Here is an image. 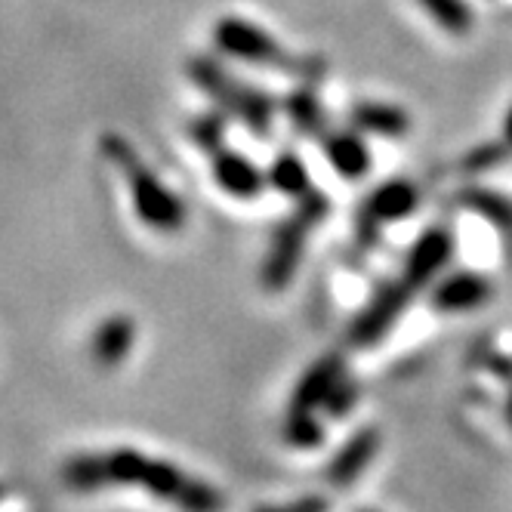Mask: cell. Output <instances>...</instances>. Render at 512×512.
Wrapping results in <instances>:
<instances>
[{"instance_id":"1","label":"cell","mask_w":512,"mask_h":512,"mask_svg":"<svg viewBox=\"0 0 512 512\" xmlns=\"http://www.w3.org/2000/svg\"><path fill=\"white\" fill-rule=\"evenodd\" d=\"M102 155L112 161L118 170H124L130 182V198L133 210L139 216L142 226H149L161 235H173L186 226V204H182L164 182L149 170V164H142L133 145L118 136V133H105L102 136Z\"/></svg>"},{"instance_id":"2","label":"cell","mask_w":512,"mask_h":512,"mask_svg":"<svg viewBox=\"0 0 512 512\" xmlns=\"http://www.w3.org/2000/svg\"><path fill=\"white\" fill-rule=\"evenodd\" d=\"M189 78L219 105L223 112L235 115L238 121H244L256 136H266L272 130V118H275V102L250 84H241L238 78H232L226 68H219L216 59L210 56H195L189 59Z\"/></svg>"},{"instance_id":"3","label":"cell","mask_w":512,"mask_h":512,"mask_svg":"<svg viewBox=\"0 0 512 512\" xmlns=\"http://www.w3.org/2000/svg\"><path fill=\"white\" fill-rule=\"evenodd\" d=\"M327 213H331V201L315 189L297 201V213L278 229L272 250L263 263V287L266 290L278 294V290H284L290 281H294L300 260H303V250H306V238L318 223H324Z\"/></svg>"},{"instance_id":"4","label":"cell","mask_w":512,"mask_h":512,"mask_svg":"<svg viewBox=\"0 0 512 512\" xmlns=\"http://www.w3.org/2000/svg\"><path fill=\"white\" fill-rule=\"evenodd\" d=\"M213 44L226 56H235L250 65H287V71H300L297 59H287L278 38L260 25H253L241 16H223L213 25Z\"/></svg>"},{"instance_id":"5","label":"cell","mask_w":512,"mask_h":512,"mask_svg":"<svg viewBox=\"0 0 512 512\" xmlns=\"http://www.w3.org/2000/svg\"><path fill=\"white\" fill-rule=\"evenodd\" d=\"M417 294V290L401 278V281H392V284H383L380 290H377V297L364 306L361 312H358V318L352 321V327H349V340H352V346H377L392 327H395V321L401 318V312L408 309V303H411V297Z\"/></svg>"},{"instance_id":"6","label":"cell","mask_w":512,"mask_h":512,"mask_svg":"<svg viewBox=\"0 0 512 512\" xmlns=\"http://www.w3.org/2000/svg\"><path fill=\"white\" fill-rule=\"evenodd\" d=\"M420 207V189L411 179H386L364 198L361 204V244H368V235L374 238L380 226L386 223H401Z\"/></svg>"},{"instance_id":"7","label":"cell","mask_w":512,"mask_h":512,"mask_svg":"<svg viewBox=\"0 0 512 512\" xmlns=\"http://www.w3.org/2000/svg\"><path fill=\"white\" fill-rule=\"evenodd\" d=\"M454 256V235L442 226H432L426 229L417 244L408 250V260H405V281L414 290H423L438 272H442Z\"/></svg>"},{"instance_id":"8","label":"cell","mask_w":512,"mask_h":512,"mask_svg":"<svg viewBox=\"0 0 512 512\" xmlns=\"http://www.w3.org/2000/svg\"><path fill=\"white\" fill-rule=\"evenodd\" d=\"M210 164H213V179L216 186L223 189L229 198H238V201H253L260 198L263 189H266V176L260 173L250 158L232 152V149H216L210 155Z\"/></svg>"},{"instance_id":"9","label":"cell","mask_w":512,"mask_h":512,"mask_svg":"<svg viewBox=\"0 0 512 512\" xmlns=\"http://www.w3.org/2000/svg\"><path fill=\"white\" fill-rule=\"evenodd\" d=\"M377 451H380V432L374 426L358 429L349 442L334 454V460L327 463V482H331L334 488L352 485L358 475L371 466Z\"/></svg>"},{"instance_id":"10","label":"cell","mask_w":512,"mask_h":512,"mask_svg":"<svg viewBox=\"0 0 512 512\" xmlns=\"http://www.w3.org/2000/svg\"><path fill=\"white\" fill-rule=\"evenodd\" d=\"M346 377L343 358L340 355H324L318 358L312 368L300 377L290 395V411H318L324 405V398L331 395V389Z\"/></svg>"},{"instance_id":"11","label":"cell","mask_w":512,"mask_h":512,"mask_svg":"<svg viewBox=\"0 0 512 512\" xmlns=\"http://www.w3.org/2000/svg\"><path fill=\"white\" fill-rule=\"evenodd\" d=\"M491 297V284L475 272H454L432 287V306L438 312H466Z\"/></svg>"},{"instance_id":"12","label":"cell","mask_w":512,"mask_h":512,"mask_svg":"<svg viewBox=\"0 0 512 512\" xmlns=\"http://www.w3.org/2000/svg\"><path fill=\"white\" fill-rule=\"evenodd\" d=\"M321 149L331 161V167L343 176V179H361L371 170V149L364 145V139L358 133L349 130H331L321 133Z\"/></svg>"},{"instance_id":"13","label":"cell","mask_w":512,"mask_h":512,"mask_svg":"<svg viewBox=\"0 0 512 512\" xmlns=\"http://www.w3.org/2000/svg\"><path fill=\"white\" fill-rule=\"evenodd\" d=\"M133 343H136L133 318L112 315L96 327V334L90 340V358L99 364V368H118V364L130 355Z\"/></svg>"},{"instance_id":"14","label":"cell","mask_w":512,"mask_h":512,"mask_svg":"<svg viewBox=\"0 0 512 512\" xmlns=\"http://www.w3.org/2000/svg\"><path fill=\"white\" fill-rule=\"evenodd\" d=\"M352 124L364 133L374 136H405L411 130V118L405 108L389 105V102H358L352 108Z\"/></svg>"},{"instance_id":"15","label":"cell","mask_w":512,"mask_h":512,"mask_svg":"<svg viewBox=\"0 0 512 512\" xmlns=\"http://www.w3.org/2000/svg\"><path fill=\"white\" fill-rule=\"evenodd\" d=\"M186 485H189V475L182 469H176L167 460L145 457V466H142V475H139V488H145L152 497L176 503L182 497V491H186Z\"/></svg>"},{"instance_id":"16","label":"cell","mask_w":512,"mask_h":512,"mask_svg":"<svg viewBox=\"0 0 512 512\" xmlns=\"http://www.w3.org/2000/svg\"><path fill=\"white\" fill-rule=\"evenodd\" d=\"M269 182H272V189L281 192L284 198H294L300 201L303 195L312 192V179H309V170L303 164L300 155L294 152H281L272 167H269Z\"/></svg>"},{"instance_id":"17","label":"cell","mask_w":512,"mask_h":512,"mask_svg":"<svg viewBox=\"0 0 512 512\" xmlns=\"http://www.w3.org/2000/svg\"><path fill=\"white\" fill-rule=\"evenodd\" d=\"M65 482L75 488V491H96L102 485H108V469H105V454H81V457H71L65 463Z\"/></svg>"},{"instance_id":"18","label":"cell","mask_w":512,"mask_h":512,"mask_svg":"<svg viewBox=\"0 0 512 512\" xmlns=\"http://www.w3.org/2000/svg\"><path fill=\"white\" fill-rule=\"evenodd\" d=\"M460 201H463L469 210L479 213L482 219H488L491 226H497V229H512V204H509L503 195L488 192V189H469V192L460 195Z\"/></svg>"},{"instance_id":"19","label":"cell","mask_w":512,"mask_h":512,"mask_svg":"<svg viewBox=\"0 0 512 512\" xmlns=\"http://www.w3.org/2000/svg\"><path fill=\"white\" fill-rule=\"evenodd\" d=\"M287 115L294 121V127L306 136H318L324 133V108L318 102V96L312 90H297L287 99Z\"/></svg>"},{"instance_id":"20","label":"cell","mask_w":512,"mask_h":512,"mask_svg":"<svg viewBox=\"0 0 512 512\" xmlns=\"http://www.w3.org/2000/svg\"><path fill=\"white\" fill-rule=\"evenodd\" d=\"M284 442L312 451L324 442V426L315 417V411H287V423H284Z\"/></svg>"},{"instance_id":"21","label":"cell","mask_w":512,"mask_h":512,"mask_svg":"<svg viewBox=\"0 0 512 512\" xmlns=\"http://www.w3.org/2000/svg\"><path fill=\"white\" fill-rule=\"evenodd\" d=\"M145 466V454L136 448H115L105 454L108 485H139V475Z\"/></svg>"},{"instance_id":"22","label":"cell","mask_w":512,"mask_h":512,"mask_svg":"<svg viewBox=\"0 0 512 512\" xmlns=\"http://www.w3.org/2000/svg\"><path fill=\"white\" fill-rule=\"evenodd\" d=\"M426 13L451 34H466L472 28V10L466 0H420Z\"/></svg>"},{"instance_id":"23","label":"cell","mask_w":512,"mask_h":512,"mask_svg":"<svg viewBox=\"0 0 512 512\" xmlns=\"http://www.w3.org/2000/svg\"><path fill=\"white\" fill-rule=\"evenodd\" d=\"M192 139L201 145L207 155H213L216 149H223L226 142V121L219 115H204L192 124Z\"/></svg>"},{"instance_id":"24","label":"cell","mask_w":512,"mask_h":512,"mask_svg":"<svg viewBox=\"0 0 512 512\" xmlns=\"http://www.w3.org/2000/svg\"><path fill=\"white\" fill-rule=\"evenodd\" d=\"M506 152L509 145L506 142H488V145H479V149H472L466 158H463V170L469 173H485V170H494L497 164L506 161Z\"/></svg>"},{"instance_id":"25","label":"cell","mask_w":512,"mask_h":512,"mask_svg":"<svg viewBox=\"0 0 512 512\" xmlns=\"http://www.w3.org/2000/svg\"><path fill=\"white\" fill-rule=\"evenodd\" d=\"M355 401H358V386L349 380V377H343L334 389H331V395L324 398V411L331 414L334 420H340V417H346L352 408H355Z\"/></svg>"},{"instance_id":"26","label":"cell","mask_w":512,"mask_h":512,"mask_svg":"<svg viewBox=\"0 0 512 512\" xmlns=\"http://www.w3.org/2000/svg\"><path fill=\"white\" fill-rule=\"evenodd\" d=\"M219 503H223V500H219V494L210 485L195 482V479H189L186 491H182V497L176 500V506L189 509V512H207V509H216Z\"/></svg>"},{"instance_id":"27","label":"cell","mask_w":512,"mask_h":512,"mask_svg":"<svg viewBox=\"0 0 512 512\" xmlns=\"http://www.w3.org/2000/svg\"><path fill=\"white\" fill-rule=\"evenodd\" d=\"M488 371H494V374H500V377L512 380V361H509V358H503V355H491V358H488Z\"/></svg>"},{"instance_id":"28","label":"cell","mask_w":512,"mask_h":512,"mask_svg":"<svg viewBox=\"0 0 512 512\" xmlns=\"http://www.w3.org/2000/svg\"><path fill=\"white\" fill-rule=\"evenodd\" d=\"M290 509H294V512H300V509H327V500L324 497H306V500L290 503Z\"/></svg>"},{"instance_id":"29","label":"cell","mask_w":512,"mask_h":512,"mask_svg":"<svg viewBox=\"0 0 512 512\" xmlns=\"http://www.w3.org/2000/svg\"><path fill=\"white\" fill-rule=\"evenodd\" d=\"M503 142L512 149V105H509V112H506V121H503Z\"/></svg>"},{"instance_id":"30","label":"cell","mask_w":512,"mask_h":512,"mask_svg":"<svg viewBox=\"0 0 512 512\" xmlns=\"http://www.w3.org/2000/svg\"><path fill=\"white\" fill-rule=\"evenodd\" d=\"M506 420L512 423V389H509V401H506Z\"/></svg>"},{"instance_id":"31","label":"cell","mask_w":512,"mask_h":512,"mask_svg":"<svg viewBox=\"0 0 512 512\" xmlns=\"http://www.w3.org/2000/svg\"><path fill=\"white\" fill-rule=\"evenodd\" d=\"M0 500H4V488H0Z\"/></svg>"}]
</instances>
